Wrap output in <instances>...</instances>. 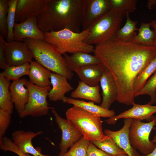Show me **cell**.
Segmentation results:
<instances>
[{"mask_svg": "<svg viewBox=\"0 0 156 156\" xmlns=\"http://www.w3.org/2000/svg\"><path fill=\"white\" fill-rule=\"evenodd\" d=\"M18 0H8V9L7 18L8 34L7 41L9 42L13 40V30L15 22V15Z\"/></svg>", "mask_w": 156, "mask_h": 156, "instance_id": "obj_33", "label": "cell"}, {"mask_svg": "<svg viewBox=\"0 0 156 156\" xmlns=\"http://www.w3.org/2000/svg\"><path fill=\"white\" fill-rule=\"evenodd\" d=\"M105 68L103 63L80 67H70L69 69L77 74L81 81L92 86L98 85Z\"/></svg>", "mask_w": 156, "mask_h": 156, "instance_id": "obj_18", "label": "cell"}, {"mask_svg": "<svg viewBox=\"0 0 156 156\" xmlns=\"http://www.w3.org/2000/svg\"><path fill=\"white\" fill-rule=\"evenodd\" d=\"M151 141L155 144V147L153 151L149 154L146 155H141L140 156H156V135H155Z\"/></svg>", "mask_w": 156, "mask_h": 156, "instance_id": "obj_40", "label": "cell"}, {"mask_svg": "<svg viewBox=\"0 0 156 156\" xmlns=\"http://www.w3.org/2000/svg\"><path fill=\"white\" fill-rule=\"evenodd\" d=\"M87 156H115L110 155L98 148L90 142L87 151Z\"/></svg>", "mask_w": 156, "mask_h": 156, "instance_id": "obj_39", "label": "cell"}, {"mask_svg": "<svg viewBox=\"0 0 156 156\" xmlns=\"http://www.w3.org/2000/svg\"><path fill=\"white\" fill-rule=\"evenodd\" d=\"M67 79L64 76L51 72L50 80L52 87L48 94L51 101H62L66 97L65 94L73 89Z\"/></svg>", "mask_w": 156, "mask_h": 156, "instance_id": "obj_20", "label": "cell"}, {"mask_svg": "<svg viewBox=\"0 0 156 156\" xmlns=\"http://www.w3.org/2000/svg\"><path fill=\"white\" fill-rule=\"evenodd\" d=\"M89 34L87 29L77 33L64 29L44 33V40L62 55L78 51L90 53L94 52V47L85 42Z\"/></svg>", "mask_w": 156, "mask_h": 156, "instance_id": "obj_4", "label": "cell"}, {"mask_svg": "<svg viewBox=\"0 0 156 156\" xmlns=\"http://www.w3.org/2000/svg\"><path fill=\"white\" fill-rule=\"evenodd\" d=\"M156 71V57L143 70L136 78L134 83L135 95L143 88L150 76Z\"/></svg>", "mask_w": 156, "mask_h": 156, "instance_id": "obj_30", "label": "cell"}, {"mask_svg": "<svg viewBox=\"0 0 156 156\" xmlns=\"http://www.w3.org/2000/svg\"><path fill=\"white\" fill-rule=\"evenodd\" d=\"M115 156H128L127 154H122V155H118Z\"/></svg>", "mask_w": 156, "mask_h": 156, "instance_id": "obj_44", "label": "cell"}, {"mask_svg": "<svg viewBox=\"0 0 156 156\" xmlns=\"http://www.w3.org/2000/svg\"><path fill=\"white\" fill-rule=\"evenodd\" d=\"M111 10L122 18L137 9L136 0H109Z\"/></svg>", "mask_w": 156, "mask_h": 156, "instance_id": "obj_27", "label": "cell"}, {"mask_svg": "<svg viewBox=\"0 0 156 156\" xmlns=\"http://www.w3.org/2000/svg\"><path fill=\"white\" fill-rule=\"evenodd\" d=\"M62 101L64 103L72 104L73 105L80 107L100 117L110 118L115 116V112L114 110L105 109L100 106L95 104L92 102H87L66 97H65Z\"/></svg>", "mask_w": 156, "mask_h": 156, "instance_id": "obj_22", "label": "cell"}, {"mask_svg": "<svg viewBox=\"0 0 156 156\" xmlns=\"http://www.w3.org/2000/svg\"><path fill=\"white\" fill-rule=\"evenodd\" d=\"M153 74L141 89L135 95V97L144 94L149 95L151 100L148 103L151 105L156 103V71Z\"/></svg>", "mask_w": 156, "mask_h": 156, "instance_id": "obj_32", "label": "cell"}, {"mask_svg": "<svg viewBox=\"0 0 156 156\" xmlns=\"http://www.w3.org/2000/svg\"><path fill=\"white\" fill-rule=\"evenodd\" d=\"M97 147L110 155L115 156L126 153L111 138L107 136L104 140L90 142Z\"/></svg>", "mask_w": 156, "mask_h": 156, "instance_id": "obj_31", "label": "cell"}, {"mask_svg": "<svg viewBox=\"0 0 156 156\" xmlns=\"http://www.w3.org/2000/svg\"><path fill=\"white\" fill-rule=\"evenodd\" d=\"M126 17V20L125 25L118 30L114 38L121 42H131L137 35L135 31L138 29L136 27L137 22L131 20L129 14H127Z\"/></svg>", "mask_w": 156, "mask_h": 156, "instance_id": "obj_26", "label": "cell"}, {"mask_svg": "<svg viewBox=\"0 0 156 156\" xmlns=\"http://www.w3.org/2000/svg\"><path fill=\"white\" fill-rule=\"evenodd\" d=\"M122 21V18L111 10L87 29L89 34L86 43L96 46L114 38L120 29Z\"/></svg>", "mask_w": 156, "mask_h": 156, "instance_id": "obj_6", "label": "cell"}, {"mask_svg": "<svg viewBox=\"0 0 156 156\" xmlns=\"http://www.w3.org/2000/svg\"><path fill=\"white\" fill-rule=\"evenodd\" d=\"M133 119L124 118V126L118 131H113L106 129L103 131L105 136L112 138L128 156H133L134 155V149L131 146L129 137V129Z\"/></svg>", "mask_w": 156, "mask_h": 156, "instance_id": "obj_17", "label": "cell"}, {"mask_svg": "<svg viewBox=\"0 0 156 156\" xmlns=\"http://www.w3.org/2000/svg\"><path fill=\"white\" fill-rule=\"evenodd\" d=\"M156 125V116L151 121L146 123L133 119L129 129V141L132 148L138 150L142 155L149 154L155 148V144L150 140L149 136Z\"/></svg>", "mask_w": 156, "mask_h": 156, "instance_id": "obj_7", "label": "cell"}, {"mask_svg": "<svg viewBox=\"0 0 156 156\" xmlns=\"http://www.w3.org/2000/svg\"><path fill=\"white\" fill-rule=\"evenodd\" d=\"M25 86L29 91V97L24 110L18 114L19 118L27 116L38 117L47 115L49 109L54 108L49 106L47 101L50 86L44 88L37 86L28 81Z\"/></svg>", "mask_w": 156, "mask_h": 156, "instance_id": "obj_8", "label": "cell"}, {"mask_svg": "<svg viewBox=\"0 0 156 156\" xmlns=\"http://www.w3.org/2000/svg\"><path fill=\"white\" fill-rule=\"evenodd\" d=\"M82 27L86 30L91 25L111 10L109 0H83Z\"/></svg>", "mask_w": 156, "mask_h": 156, "instance_id": "obj_11", "label": "cell"}, {"mask_svg": "<svg viewBox=\"0 0 156 156\" xmlns=\"http://www.w3.org/2000/svg\"><path fill=\"white\" fill-rule=\"evenodd\" d=\"M5 49L8 66H17L30 63L34 58L29 46L24 41H5Z\"/></svg>", "mask_w": 156, "mask_h": 156, "instance_id": "obj_10", "label": "cell"}, {"mask_svg": "<svg viewBox=\"0 0 156 156\" xmlns=\"http://www.w3.org/2000/svg\"><path fill=\"white\" fill-rule=\"evenodd\" d=\"M49 0H18L15 21L22 22L31 17L37 16L46 9Z\"/></svg>", "mask_w": 156, "mask_h": 156, "instance_id": "obj_15", "label": "cell"}, {"mask_svg": "<svg viewBox=\"0 0 156 156\" xmlns=\"http://www.w3.org/2000/svg\"><path fill=\"white\" fill-rule=\"evenodd\" d=\"M11 114L10 113L0 108V142L1 141L11 122Z\"/></svg>", "mask_w": 156, "mask_h": 156, "instance_id": "obj_36", "label": "cell"}, {"mask_svg": "<svg viewBox=\"0 0 156 156\" xmlns=\"http://www.w3.org/2000/svg\"><path fill=\"white\" fill-rule=\"evenodd\" d=\"M151 26L154 29L155 34V38L154 46L156 48V20H152L150 22Z\"/></svg>", "mask_w": 156, "mask_h": 156, "instance_id": "obj_42", "label": "cell"}, {"mask_svg": "<svg viewBox=\"0 0 156 156\" xmlns=\"http://www.w3.org/2000/svg\"><path fill=\"white\" fill-rule=\"evenodd\" d=\"M30 63H27L17 66H8L0 73V75L12 81L18 80L23 76L29 75Z\"/></svg>", "mask_w": 156, "mask_h": 156, "instance_id": "obj_29", "label": "cell"}, {"mask_svg": "<svg viewBox=\"0 0 156 156\" xmlns=\"http://www.w3.org/2000/svg\"><path fill=\"white\" fill-rule=\"evenodd\" d=\"M66 115L82 136L90 142L103 140L107 137L103 131V121L100 117L75 105L67 110Z\"/></svg>", "mask_w": 156, "mask_h": 156, "instance_id": "obj_5", "label": "cell"}, {"mask_svg": "<svg viewBox=\"0 0 156 156\" xmlns=\"http://www.w3.org/2000/svg\"><path fill=\"white\" fill-rule=\"evenodd\" d=\"M5 41L4 38L0 34V67L3 70L8 66L6 60L5 49Z\"/></svg>", "mask_w": 156, "mask_h": 156, "instance_id": "obj_38", "label": "cell"}, {"mask_svg": "<svg viewBox=\"0 0 156 156\" xmlns=\"http://www.w3.org/2000/svg\"><path fill=\"white\" fill-rule=\"evenodd\" d=\"M90 143L82 136L63 156H87V151Z\"/></svg>", "mask_w": 156, "mask_h": 156, "instance_id": "obj_34", "label": "cell"}, {"mask_svg": "<svg viewBox=\"0 0 156 156\" xmlns=\"http://www.w3.org/2000/svg\"><path fill=\"white\" fill-rule=\"evenodd\" d=\"M10 81L0 75V108L12 114L14 105L10 90Z\"/></svg>", "mask_w": 156, "mask_h": 156, "instance_id": "obj_25", "label": "cell"}, {"mask_svg": "<svg viewBox=\"0 0 156 156\" xmlns=\"http://www.w3.org/2000/svg\"><path fill=\"white\" fill-rule=\"evenodd\" d=\"M29 81L36 86L44 88L51 85L50 79L51 73L36 61L30 63Z\"/></svg>", "mask_w": 156, "mask_h": 156, "instance_id": "obj_21", "label": "cell"}, {"mask_svg": "<svg viewBox=\"0 0 156 156\" xmlns=\"http://www.w3.org/2000/svg\"><path fill=\"white\" fill-rule=\"evenodd\" d=\"M43 133L42 131L35 132L22 130H16L12 134V140L17 150L23 154H28L34 156H46L42 153L40 148H35L32 140Z\"/></svg>", "mask_w": 156, "mask_h": 156, "instance_id": "obj_12", "label": "cell"}, {"mask_svg": "<svg viewBox=\"0 0 156 156\" xmlns=\"http://www.w3.org/2000/svg\"><path fill=\"white\" fill-rule=\"evenodd\" d=\"M150 22L142 23L138 29V32L132 42L147 45H153L155 38L154 30L150 29Z\"/></svg>", "mask_w": 156, "mask_h": 156, "instance_id": "obj_28", "label": "cell"}, {"mask_svg": "<svg viewBox=\"0 0 156 156\" xmlns=\"http://www.w3.org/2000/svg\"><path fill=\"white\" fill-rule=\"evenodd\" d=\"M83 0H49L45 10L36 16L39 29L44 34L68 29L81 31Z\"/></svg>", "mask_w": 156, "mask_h": 156, "instance_id": "obj_2", "label": "cell"}, {"mask_svg": "<svg viewBox=\"0 0 156 156\" xmlns=\"http://www.w3.org/2000/svg\"><path fill=\"white\" fill-rule=\"evenodd\" d=\"M130 109L121 113L105 120L108 124L114 125L119 119L122 118H132L140 121L146 120L148 122L153 120V114L156 113V106L149 103L141 105L135 103Z\"/></svg>", "mask_w": 156, "mask_h": 156, "instance_id": "obj_13", "label": "cell"}, {"mask_svg": "<svg viewBox=\"0 0 156 156\" xmlns=\"http://www.w3.org/2000/svg\"><path fill=\"white\" fill-rule=\"evenodd\" d=\"M14 40L23 41L25 38L44 40V34L39 29L36 16L21 23L15 22L13 30Z\"/></svg>", "mask_w": 156, "mask_h": 156, "instance_id": "obj_14", "label": "cell"}, {"mask_svg": "<svg viewBox=\"0 0 156 156\" xmlns=\"http://www.w3.org/2000/svg\"><path fill=\"white\" fill-rule=\"evenodd\" d=\"M35 61L53 73L70 80L74 74L68 68L63 56L44 40L25 39Z\"/></svg>", "mask_w": 156, "mask_h": 156, "instance_id": "obj_3", "label": "cell"}, {"mask_svg": "<svg viewBox=\"0 0 156 156\" xmlns=\"http://www.w3.org/2000/svg\"><path fill=\"white\" fill-rule=\"evenodd\" d=\"M147 6L149 9H153L154 6H156V0H148Z\"/></svg>", "mask_w": 156, "mask_h": 156, "instance_id": "obj_41", "label": "cell"}, {"mask_svg": "<svg viewBox=\"0 0 156 156\" xmlns=\"http://www.w3.org/2000/svg\"><path fill=\"white\" fill-rule=\"evenodd\" d=\"M0 148L4 151H9L14 153L18 156H34L29 154H23L20 152L11 140L5 136L0 142ZM46 156H50L47 155Z\"/></svg>", "mask_w": 156, "mask_h": 156, "instance_id": "obj_37", "label": "cell"}, {"mask_svg": "<svg viewBox=\"0 0 156 156\" xmlns=\"http://www.w3.org/2000/svg\"><path fill=\"white\" fill-rule=\"evenodd\" d=\"M99 90V85L90 86L80 81L77 88L72 92L70 96L73 99H83L99 103L101 101Z\"/></svg>", "mask_w": 156, "mask_h": 156, "instance_id": "obj_24", "label": "cell"}, {"mask_svg": "<svg viewBox=\"0 0 156 156\" xmlns=\"http://www.w3.org/2000/svg\"><path fill=\"white\" fill-rule=\"evenodd\" d=\"M8 2V0H0V34L6 39L8 34L7 24Z\"/></svg>", "mask_w": 156, "mask_h": 156, "instance_id": "obj_35", "label": "cell"}, {"mask_svg": "<svg viewBox=\"0 0 156 156\" xmlns=\"http://www.w3.org/2000/svg\"><path fill=\"white\" fill-rule=\"evenodd\" d=\"M139 153L136 151H135L134 152L133 156H140Z\"/></svg>", "mask_w": 156, "mask_h": 156, "instance_id": "obj_43", "label": "cell"}, {"mask_svg": "<svg viewBox=\"0 0 156 156\" xmlns=\"http://www.w3.org/2000/svg\"><path fill=\"white\" fill-rule=\"evenodd\" d=\"M99 82L103 97L100 106L105 109H109L112 104L117 101L118 89L113 77L106 67Z\"/></svg>", "mask_w": 156, "mask_h": 156, "instance_id": "obj_16", "label": "cell"}, {"mask_svg": "<svg viewBox=\"0 0 156 156\" xmlns=\"http://www.w3.org/2000/svg\"><path fill=\"white\" fill-rule=\"evenodd\" d=\"M108 69L117 84V101L133 105L134 83L143 70L156 57V48L134 42H125L114 38L95 46L93 52Z\"/></svg>", "mask_w": 156, "mask_h": 156, "instance_id": "obj_1", "label": "cell"}, {"mask_svg": "<svg viewBox=\"0 0 156 156\" xmlns=\"http://www.w3.org/2000/svg\"><path fill=\"white\" fill-rule=\"evenodd\" d=\"M63 55L68 68L71 67H80L102 63L100 60L94 55L83 52H77L71 55L67 53Z\"/></svg>", "mask_w": 156, "mask_h": 156, "instance_id": "obj_23", "label": "cell"}, {"mask_svg": "<svg viewBox=\"0 0 156 156\" xmlns=\"http://www.w3.org/2000/svg\"><path fill=\"white\" fill-rule=\"evenodd\" d=\"M27 80L25 78L11 83L10 92L16 110L18 114L24 109L29 97V91L25 86Z\"/></svg>", "mask_w": 156, "mask_h": 156, "instance_id": "obj_19", "label": "cell"}, {"mask_svg": "<svg viewBox=\"0 0 156 156\" xmlns=\"http://www.w3.org/2000/svg\"><path fill=\"white\" fill-rule=\"evenodd\" d=\"M51 112L55 117L56 123L62 132L61 141L59 144L60 152L58 156H63L75 143L82 137L80 132L69 120L61 117L55 109Z\"/></svg>", "mask_w": 156, "mask_h": 156, "instance_id": "obj_9", "label": "cell"}]
</instances>
